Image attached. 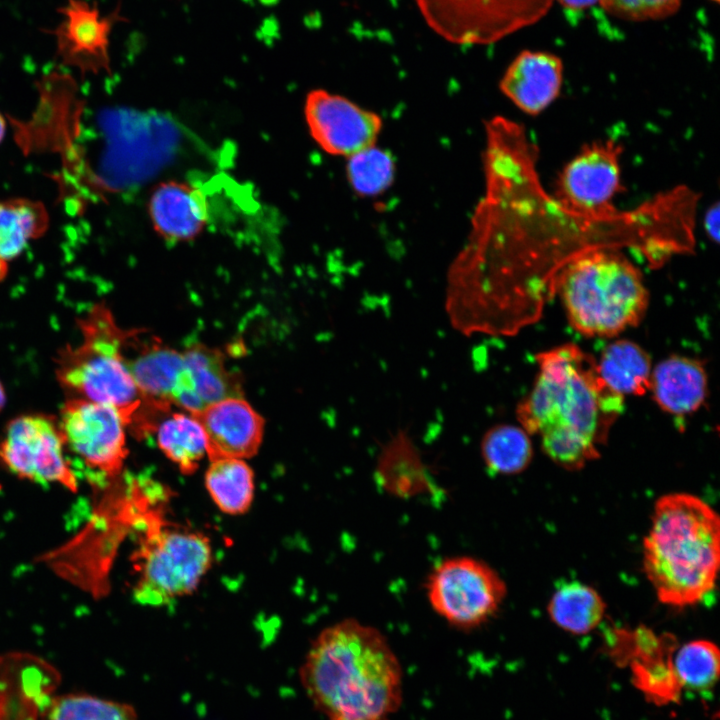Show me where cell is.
<instances>
[{
	"label": "cell",
	"mask_w": 720,
	"mask_h": 720,
	"mask_svg": "<svg viewBox=\"0 0 720 720\" xmlns=\"http://www.w3.org/2000/svg\"><path fill=\"white\" fill-rule=\"evenodd\" d=\"M486 136V189L460 261L476 301L522 330L556 296L565 264L586 251L629 248L635 224L628 211L584 213L548 195L537 174V149L519 124L497 117Z\"/></svg>",
	"instance_id": "6da1fadb"
},
{
	"label": "cell",
	"mask_w": 720,
	"mask_h": 720,
	"mask_svg": "<svg viewBox=\"0 0 720 720\" xmlns=\"http://www.w3.org/2000/svg\"><path fill=\"white\" fill-rule=\"evenodd\" d=\"M539 371L516 417L557 465L579 470L600 456L613 424L624 411V396L602 379L597 361L567 343L536 355Z\"/></svg>",
	"instance_id": "7a4b0ae2"
},
{
	"label": "cell",
	"mask_w": 720,
	"mask_h": 720,
	"mask_svg": "<svg viewBox=\"0 0 720 720\" xmlns=\"http://www.w3.org/2000/svg\"><path fill=\"white\" fill-rule=\"evenodd\" d=\"M299 679L326 720H391L402 704L403 672L396 653L379 629L355 618L318 633Z\"/></svg>",
	"instance_id": "3957f363"
},
{
	"label": "cell",
	"mask_w": 720,
	"mask_h": 720,
	"mask_svg": "<svg viewBox=\"0 0 720 720\" xmlns=\"http://www.w3.org/2000/svg\"><path fill=\"white\" fill-rule=\"evenodd\" d=\"M720 520L688 493L660 497L643 541V569L660 602L685 608L702 602L716 585Z\"/></svg>",
	"instance_id": "277c9868"
},
{
	"label": "cell",
	"mask_w": 720,
	"mask_h": 720,
	"mask_svg": "<svg viewBox=\"0 0 720 720\" xmlns=\"http://www.w3.org/2000/svg\"><path fill=\"white\" fill-rule=\"evenodd\" d=\"M557 294L570 325L588 337H612L636 326L649 301L640 271L615 249L572 258L557 275Z\"/></svg>",
	"instance_id": "5b68a950"
},
{
	"label": "cell",
	"mask_w": 720,
	"mask_h": 720,
	"mask_svg": "<svg viewBox=\"0 0 720 720\" xmlns=\"http://www.w3.org/2000/svg\"><path fill=\"white\" fill-rule=\"evenodd\" d=\"M82 339L66 346L56 359V378L73 398L116 408L128 428L144 415L145 401L131 375L124 353L127 330L121 329L102 304L80 319Z\"/></svg>",
	"instance_id": "8992f818"
},
{
	"label": "cell",
	"mask_w": 720,
	"mask_h": 720,
	"mask_svg": "<svg viewBox=\"0 0 720 720\" xmlns=\"http://www.w3.org/2000/svg\"><path fill=\"white\" fill-rule=\"evenodd\" d=\"M139 577L135 599L161 606L191 593L207 572L212 560L204 535L180 528H152L136 553Z\"/></svg>",
	"instance_id": "52a82bcc"
},
{
	"label": "cell",
	"mask_w": 720,
	"mask_h": 720,
	"mask_svg": "<svg viewBox=\"0 0 720 720\" xmlns=\"http://www.w3.org/2000/svg\"><path fill=\"white\" fill-rule=\"evenodd\" d=\"M425 590L433 611L460 630L485 624L507 594L504 580L493 567L467 555L439 561L427 577Z\"/></svg>",
	"instance_id": "ba28073f"
},
{
	"label": "cell",
	"mask_w": 720,
	"mask_h": 720,
	"mask_svg": "<svg viewBox=\"0 0 720 720\" xmlns=\"http://www.w3.org/2000/svg\"><path fill=\"white\" fill-rule=\"evenodd\" d=\"M429 28L457 45H488L538 22L553 0H414Z\"/></svg>",
	"instance_id": "9c48e42d"
},
{
	"label": "cell",
	"mask_w": 720,
	"mask_h": 720,
	"mask_svg": "<svg viewBox=\"0 0 720 720\" xmlns=\"http://www.w3.org/2000/svg\"><path fill=\"white\" fill-rule=\"evenodd\" d=\"M58 425L65 449L87 478L102 484L121 473L128 454L127 426L116 408L72 397L64 403Z\"/></svg>",
	"instance_id": "30bf717a"
},
{
	"label": "cell",
	"mask_w": 720,
	"mask_h": 720,
	"mask_svg": "<svg viewBox=\"0 0 720 720\" xmlns=\"http://www.w3.org/2000/svg\"><path fill=\"white\" fill-rule=\"evenodd\" d=\"M65 451L58 420L23 415L6 427L0 440V463L20 479L76 491L77 473Z\"/></svg>",
	"instance_id": "8fae6325"
},
{
	"label": "cell",
	"mask_w": 720,
	"mask_h": 720,
	"mask_svg": "<svg viewBox=\"0 0 720 720\" xmlns=\"http://www.w3.org/2000/svg\"><path fill=\"white\" fill-rule=\"evenodd\" d=\"M304 115L310 135L320 148L346 158L374 146L382 128L376 113L323 89L307 94Z\"/></svg>",
	"instance_id": "7c38bea8"
},
{
	"label": "cell",
	"mask_w": 720,
	"mask_h": 720,
	"mask_svg": "<svg viewBox=\"0 0 720 720\" xmlns=\"http://www.w3.org/2000/svg\"><path fill=\"white\" fill-rule=\"evenodd\" d=\"M58 12L62 20L45 32L55 38L56 56L61 62L79 69L82 74L110 72V34L117 22L127 21L121 7L102 15L95 2L66 0Z\"/></svg>",
	"instance_id": "4fadbf2b"
},
{
	"label": "cell",
	"mask_w": 720,
	"mask_h": 720,
	"mask_svg": "<svg viewBox=\"0 0 720 720\" xmlns=\"http://www.w3.org/2000/svg\"><path fill=\"white\" fill-rule=\"evenodd\" d=\"M620 152L613 141L586 146L560 174L555 198L579 212L614 210L612 200L620 190Z\"/></svg>",
	"instance_id": "5bb4252c"
},
{
	"label": "cell",
	"mask_w": 720,
	"mask_h": 720,
	"mask_svg": "<svg viewBox=\"0 0 720 720\" xmlns=\"http://www.w3.org/2000/svg\"><path fill=\"white\" fill-rule=\"evenodd\" d=\"M193 415L201 424L211 460L249 458L261 445L264 420L241 396L224 398Z\"/></svg>",
	"instance_id": "9a60e30c"
},
{
	"label": "cell",
	"mask_w": 720,
	"mask_h": 720,
	"mask_svg": "<svg viewBox=\"0 0 720 720\" xmlns=\"http://www.w3.org/2000/svg\"><path fill=\"white\" fill-rule=\"evenodd\" d=\"M124 353L145 407L167 412L183 369V352L155 337L142 338L136 330L126 332Z\"/></svg>",
	"instance_id": "2e32d148"
},
{
	"label": "cell",
	"mask_w": 720,
	"mask_h": 720,
	"mask_svg": "<svg viewBox=\"0 0 720 720\" xmlns=\"http://www.w3.org/2000/svg\"><path fill=\"white\" fill-rule=\"evenodd\" d=\"M154 231L168 243L195 239L209 221V205L201 188L188 182L167 180L156 185L148 200Z\"/></svg>",
	"instance_id": "e0dca14e"
},
{
	"label": "cell",
	"mask_w": 720,
	"mask_h": 720,
	"mask_svg": "<svg viewBox=\"0 0 720 720\" xmlns=\"http://www.w3.org/2000/svg\"><path fill=\"white\" fill-rule=\"evenodd\" d=\"M183 369L172 394V404L196 414L228 397L241 396L238 376L225 366L214 349L197 344L183 351Z\"/></svg>",
	"instance_id": "ac0fdd59"
},
{
	"label": "cell",
	"mask_w": 720,
	"mask_h": 720,
	"mask_svg": "<svg viewBox=\"0 0 720 720\" xmlns=\"http://www.w3.org/2000/svg\"><path fill=\"white\" fill-rule=\"evenodd\" d=\"M562 72L557 56L524 50L507 68L500 89L522 111L535 115L558 96Z\"/></svg>",
	"instance_id": "d6986e66"
},
{
	"label": "cell",
	"mask_w": 720,
	"mask_h": 720,
	"mask_svg": "<svg viewBox=\"0 0 720 720\" xmlns=\"http://www.w3.org/2000/svg\"><path fill=\"white\" fill-rule=\"evenodd\" d=\"M650 391L656 404L676 418L696 412L708 393L704 363L681 355L665 358L651 372Z\"/></svg>",
	"instance_id": "ffe728a7"
},
{
	"label": "cell",
	"mask_w": 720,
	"mask_h": 720,
	"mask_svg": "<svg viewBox=\"0 0 720 720\" xmlns=\"http://www.w3.org/2000/svg\"><path fill=\"white\" fill-rule=\"evenodd\" d=\"M606 604L591 586L578 580L557 584L547 605L550 619L562 630L587 634L603 620Z\"/></svg>",
	"instance_id": "44dd1931"
},
{
	"label": "cell",
	"mask_w": 720,
	"mask_h": 720,
	"mask_svg": "<svg viewBox=\"0 0 720 720\" xmlns=\"http://www.w3.org/2000/svg\"><path fill=\"white\" fill-rule=\"evenodd\" d=\"M597 366L605 383L623 396H640L650 390L651 358L635 342L620 339L610 343Z\"/></svg>",
	"instance_id": "7402d4cb"
},
{
	"label": "cell",
	"mask_w": 720,
	"mask_h": 720,
	"mask_svg": "<svg viewBox=\"0 0 720 720\" xmlns=\"http://www.w3.org/2000/svg\"><path fill=\"white\" fill-rule=\"evenodd\" d=\"M48 224V212L39 201L17 198L0 202V265H8L30 240L46 232Z\"/></svg>",
	"instance_id": "603a6c76"
},
{
	"label": "cell",
	"mask_w": 720,
	"mask_h": 720,
	"mask_svg": "<svg viewBox=\"0 0 720 720\" xmlns=\"http://www.w3.org/2000/svg\"><path fill=\"white\" fill-rule=\"evenodd\" d=\"M207 491L224 513H245L254 497V474L249 465L239 458L211 460L205 474Z\"/></svg>",
	"instance_id": "cb8c5ba5"
},
{
	"label": "cell",
	"mask_w": 720,
	"mask_h": 720,
	"mask_svg": "<svg viewBox=\"0 0 720 720\" xmlns=\"http://www.w3.org/2000/svg\"><path fill=\"white\" fill-rule=\"evenodd\" d=\"M161 451L184 474L193 473L207 455L204 430L190 413H172L155 426Z\"/></svg>",
	"instance_id": "d4e9b609"
},
{
	"label": "cell",
	"mask_w": 720,
	"mask_h": 720,
	"mask_svg": "<svg viewBox=\"0 0 720 720\" xmlns=\"http://www.w3.org/2000/svg\"><path fill=\"white\" fill-rule=\"evenodd\" d=\"M530 435L512 424H496L482 436L480 453L487 470L496 475L523 472L533 457Z\"/></svg>",
	"instance_id": "484cf974"
},
{
	"label": "cell",
	"mask_w": 720,
	"mask_h": 720,
	"mask_svg": "<svg viewBox=\"0 0 720 720\" xmlns=\"http://www.w3.org/2000/svg\"><path fill=\"white\" fill-rule=\"evenodd\" d=\"M41 720H140L129 703L83 692L52 695L44 704Z\"/></svg>",
	"instance_id": "4316f807"
},
{
	"label": "cell",
	"mask_w": 720,
	"mask_h": 720,
	"mask_svg": "<svg viewBox=\"0 0 720 720\" xmlns=\"http://www.w3.org/2000/svg\"><path fill=\"white\" fill-rule=\"evenodd\" d=\"M672 664L682 689L707 696L719 678V649L709 640H693L680 647Z\"/></svg>",
	"instance_id": "83f0119b"
},
{
	"label": "cell",
	"mask_w": 720,
	"mask_h": 720,
	"mask_svg": "<svg viewBox=\"0 0 720 720\" xmlns=\"http://www.w3.org/2000/svg\"><path fill=\"white\" fill-rule=\"evenodd\" d=\"M347 159V178L359 195H377L391 185L394 161L389 152L374 145Z\"/></svg>",
	"instance_id": "f1b7e54d"
},
{
	"label": "cell",
	"mask_w": 720,
	"mask_h": 720,
	"mask_svg": "<svg viewBox=\"0 0 720 720\" xmlns=\"http://www.w3.org/2000/svg\"><path fill=\"white\" fill-rule=\"evenodd\" d=\"M682 0H600L610 15L629 21L659 20L678 11Z\"/></svg>",
	"instance_id": "f546056e"
},
{
	"label": "cell",
	"mask_w": 720,
	"mask_h": 720,
	"mask_svg": "<svg viewBox=\"0 0 720 720\" xmlns=\"http://www.w3.org/2000/svg\"><path fill=\"white\" fill-rule=\"evenodd\" d=\"M719 210V205L716 203L707 210L704 219L705 232L714 242L719 240Z\"/></svg>",
	"instance_id": "4dcf8cb0"
},
{
	"label": "cell",
	"mask_w": 720,
	"mask_h": 720,
	"mask_svg": "<svg viewBox=\"0 0 720 720\" xmlns=\"http://www.w3.org/2000/svg\"><path fill=\"white\" fill-rule=\"evenodd\" d=\"M564 8L570 10H583L595 5L600 0H557Z\"/></svg>",
	"instance_id": "1f68e13d"
},
{
	"label": "cell",
	"mask_w": 720,
	"mask_h": 720,
	"mask_svg": "<svg viewBox=\"0 0 720 720\" xmlns=\"http://www.w3.org/2000/svg\"><path fill=\"white\" fill-rule=\"evenodd\" d=\"M6 129V123L3 116L0 113V142L2 141Z\"/></svg>",
	"instance_id": "d6a6232c"
},
{
	"label": "cell",
	"mask_w": 720,
	"mask_h": 720,
	"mask_svg": "<svg viewBox=\"0 0 720 720\" xmlns=\"http://www.w3.org/2000/svg\"><path fill=\"white\" fill-rule=\"evenodd\" d=\"M5 401H6L5 391L0 382V411L4 407Z\"/></svg>",
	"instance_id": "836d02e7"
},
{
	"label": "cell",
	"mask_w": 720,
	"mask_h": 720,
	"mask_svg": "<svg viewBox=\"0 0 720 720\" xmlns=\"http://www.w3.org/2000/svg\"><path fill=\"white\" fill-rule=\"evenodd\" d=\"M712 1L718 2L719 0H712Z\"/></svg>",
	"instance_id": "e575fe53"
}]
</instances>
